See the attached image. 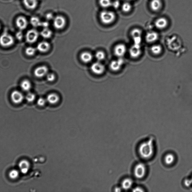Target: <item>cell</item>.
Returning <instances> with one entry per match:
<instances>
[{"label": "cell", "instance_id": "35", "mask_svg": "<svg viewBox=\"0 0 192 192\" xmlns=\"http://www.w3.org/2000/svg\"><path fill=\"white\" fill-rule=\"evenodd\" d=\"M46 100L43 98L41 97L38 98L37 100V103L38 105L40 106H43L45 104Z\"/></svg>", "mask_w": 192, "mask_h": 192}, {"label": "cell", "instance_id": "7", "mask_svg": "<svg viewBox=\"0 0 192 192\" xmlns=\"http://www.w3.org/2000/svg\"><path fill=\"white\" fill-rule=\"evenodd\" d=\"M91 70L94 73L97 75H100L104 72V66L100 62H95L92 64L91 67Z\"/></svg>", "mask_w": 192, "mask_h": 192}, {"label": "cell", "instance_id": "6", "mask_svg": "<svg viewBox=\"0 0 192 192\" xmlns=\"http://www.w3.org/2000/svg\"><path fill=\"white\" fill-rule=\"evenodd\" d=\"M39 34L35 29H31L27 31L26 34V42L30 44L35 42L38 38Z\"/></svg>", "mask_w": 192, "mask_h": 192}, {"label": "cell", "instance_id": "2", "mask_svg": "<svg viewBox=\"0 0 192 192\" xmlns=\"http://www.w3.org/2000/svg\"><path fill=\"white\" fill-rule=\"evenodd\" d=\"M100 18L101 22L105 25L111 24L116 19V15L111 11L103 10L101 12Z\"/></svg>", "mask_w": 192, "mask_h": 192}, {"label": "cell", "instance_id": "23", "mask_svg": "<svg viewBox=\"0 0 192 192\" xmlns=\"http://www.w3.org/2000/svg\"><path fill=\"white\" fill-rule=\"evenodd\" d=\"M134 182L133 179L127 178L122 181L121 186L124 190H128L130 189L133 186Z\"/></svg>", "mask_w": 192, "mask_h": 192}, {"label": "cell", "instance_id": "37", "mask_svg": "<svg viewBox=\"0 0 192 192\" xmlns=\"http://www.w3.org/2000/svg\"><path fill=\"white\" fill-rule=\"evenodd\" d=\"M120 6V3L118 0H116V1L113 2L112 3V5H111L112 7L116 9L118 8Z\"/></svg>", "mask_w": 192, "mask_h": 192}, {"label": "cell", "instance_id": "43", "mask_svg": "<svg viewBox=\"0 0 192 192\" xmlns=\"http://www.w3.org/2000/svg\"><path fill=\"white\" fill-rule=\"evenodd\" d=\"M129 1H134V0H129Z\"/></svg>", "mask_w": 192, "mask_h": 192}, {"label": "cell", "instance_id": "28", "mask_svg": "<svg viewBox=\"0 0 192 192\" xmlns=\"http://www.w3.org/2000/svg\"><path fill=\"white\" fill-rule=\"evenodd\" d=\"M111 0H99V3L101 7L104 8H108L112 5Z\"/></svg>", "mask_w": 192, "mask_h": 192}, {"label": "cell", "instance_id": "34", "mask_svg": "<svg viewBox=\"0 0 192 192\" xmlns=\"http://www.w3.org/2000/svg\"><path fill=\"white\" fill-rule=\"evenodd\" d=\"M25 98H26V100L27 101L29 102V103H31V102L34 101L35 100L36 96L35 94L34 93L29 92L27 94L26 97H25Z\"/></svg>", "mask_w": 192, "mask_h": 192}, {"label": "cell", "instance_id": "15", "mask_svg": "<svg viewBox=\"0 0 192 192\" xmlns=\"http://www.w3.org/2000/svg\"><path fill=\"white\" fill-rule=\"evenodd\" d=\"M141 31L138 29H134L131 32V35L134 40L135 44L140 45L141 41Z\"/></svg>", "mask_w": 192, "mask_h": 192}, {"label": "cell", "instance_id": "16", "mask_svg": "<svg viewBox=\"0 0 192 192\" xmlns=\"http://www.w3.org/2000/svg\"><path fill=\"white\" fill-rule=\"evenodd\" d=\"M140 45L135 44L131 48L130 53L131 55L133 58H137L141 55V50Z\"/></svg>", "mask_w": 192, "mask_h": 192}, {"label": "cell", "instance_id": "41", "mask_svg": "<svg viewBox=\"0 0 192 192\" xmlns=\"http://www.w3.org/2000/svg\"><path fill=\"white\" fill-rule=\"evenodd\" d=\"M48 23L47 22H42L41 25V26L43 27L44 28H48Z\"/></svg>", "mask_w": 192, "mask_h": 192}, {"label": "cell", "instance_id": "36", "mask_svg": "<svg viewBox=\"0 0 192 192\" xmlns=\"http://www.w3.org/2000/svg\"><path fill=\"white\" fill-rule=\"evenodd\" d=\"M47 79L48 81L51 82L55 79V75L54 74L50 73L48 74L47 75Z\"/></svg>", "mask_w": 192, "mask_h": 192}, {"label": "cell", "instance_id": "20", "mask_svg": "<svg viewBox=\"0 0 192 192\" xmlns=\"http://www.w3.org/2000/svg\"><path fill=\"white\" fill-rule=\"evenodd\" d=\"M80 58L83 62L85 63H88L92 61L93 56L92 54L89 52L84 51L80 55Z\"/></svg>", "mask_w": 192, "mask_h": 192}, {"label": "cell", "instance_id": "22", "mask_svg": "<svg viewBox=\"0 0 192 192\" xmlns=\"http://www.w3.org/2000/svg\"><path fill=\"white\" fill-rule=\"evenodd\" d=\"M59 100V97L57 94L51 93L47 96L46 101L51 104H54L58 103Z\"/></svg>", "mask_w": 192, "mask_h": 192}, {"label": "cell", "instance_id": "3", "mask_svg": "<svg viewBox=\"0 0 192 192\" xmlns=\"http://www.w3.org/2000/svg\"><path fill=\"white\" fill-rule=\"evenodd\" d=\"M15 40L12 35L7 32L3 33L0 37V45L3 47H10L13 45Z\"/></svg>", "mask_w": 192, "mask_h": 192}, {"label": "cell", "instance_id": "18", "mask_svg": "<svg viewBox=\"0 0 192 192\" xmlns=\"http://www.w3.org/2000/svg\"><path fill=\"white\" fill-rule=\"evenodd\" d=\"M158 38V33L154 31L148 32L146 36V41L149 43H153L156 41Z\"/></svg>", "mask_w": 192, "mask_h": 192}, {"label": "cell", "instance_id": "39", "mask_svg": "<svg viewBox=\"0 0 192 192\" xmlns=\"http://www.w3.org/2000/svg\"><path fill=\"white\" fill-rule=\"evenodd\" d=\"M16 37L17 40L21 41L22 40L23 37V35L21 31H19L16 34Z\"/></svg>", "mask_w": 192, "mask_h": 192}, {"label": "cell", "instance_id": "17", "mask_svg": "<svg viewBox=\"0 0 192 192\" xmlns=\"http://www.w3.org/2000/svg\"><path fill=\"white\" fill-rule=\"evenodd\" d=\"M23 3L25 7L29 10H34L37 7L38 0H23Z\"/></svg>", "mask_w": 192, "mask_h": 192}, {"label": "cell", "instance_id": "5", "mask_svg": "<svg viewBox=\"0 0 192 192\" xmlns=\"http://www.w3.org/2000/svg\"><path fill=\"white\" fill-rule=\"evenodd\" d=\"M67 24L65 18L62 15H57L55 17L53 20V25L55 29L61 30L63 29Z\"/></svg>", "mask_w": 192, "mask_h": 192}, {"label": "cell", "instance_id": "40", "mask_svg": "<svg viewBox=\"0 0 192 192\" xmlns=\"http://www.w3.org/2000/svg\"><path fill=\"white\" fill-rule=\"evenodd\" d=\"M133 192H144V189L141 188V187H135L133 190Z\"/></svg>", "mask_w": 192, "mask_h": 192}, {"label": "cell", "instance_id": "21", "mask_svg": "<svg viewBox=\"0 0 192 192\" xmlns=\"http://www.w3.org/2000/svg\"><path fill=\"white\" fill-rule=\"evenodd\" d=\"M162 3L161 0H152L150 3V7L152 11L157 12L161 8Z\"/></svg>", "mask_w": 192, "mask_h": 192}, {"label": "cell", "instance_id": "44", "mask_svg": "<svg viewBox=\"0 0 192 192\" xmlns=\"http://www.w3.org/2000/svg\"><path fill=\"white\" fill-rule=\"evenodd\" d=\"M1 25H0V30H1Z\"/></svg>", "mask_w": 192, "mask_h": 192}, {"label": "cell", "instance_id": "26", "mask_svg": "<svg viewBox=\"0 0 192 192\" xmlns=\"http://www.w3.org/2000/svg\"><path fill=\"white\" fill-rule=\"evenodd\" d=\"M41 36L44 38L48 39L50 38L52 35V32L48 28H44L40 33Z\"/></svg>", "mask_w": 192, "mask_h": 192}, {"label": "cell", "instance_id": "10", "mask_svg": "<svg viewBox=\"0 0 192 192\" xmlns=\"http://www.w3.org/2000/svg\"><path fill=\"white\" fill-rule=\"evenodd\" d=\"M124 60L121 58L111 61L110 65V68L113 71H117L120 70L124 64Z\"/></svg>", "mask_w": 192, "mask_h": 192}, {"label": "cell", "instance_id": "9", "mask_svg": "<svg viewBox=\"0 0 192 192\" xmlns=\"http://www.w3.org/2000/svg\"><path fill=\"white\" fill-rule=\"evenodd\" d=\"M18 167L20 172L26 174H27L30 169V163L26 160H22L19 163Z\"/></svg>", "mask_w": 192, "mask_h": 192}, {"label": "cell", "instance_id": "45", "mask_svg": "<svg viewBox=\"0 0 192 192\" xmlns=\"http://www.w3.org/2000/svg\"><path fill=\"white\" fill-rule=\"evenodd\" d=\"M191 180H192V178H191Z\"/></svg>", "mask_w": 192, "mask_h": 192}, {"label": "cell", "instance_id": "12", "mask_svg": "<svg viewBox=\"0 0 192 192\" xmlns=\"http://www.w3.org/2000/svg\"><path fill=\"white\" fill-rule=\"evenodd\" d=\"M15 23L17 27L21 31L26 29L28 25L27 20L23 16H21L17 17Z\"/></svg>", "mask_w": 192, "mask_h": 192}, {"label": "cell", "instance_id": "8", "mask_svg": "<svg viewBox=\"0 0 192 192\" xmlns=\"http://www.w3.org/2000/svg\"><path fill=\"white\" fill-rule=\"evenodd\" d=\"M11 98L12 101L16 104L22 103L24 98L23 94L18 91H13L11 94Z\"/></svg>", "mask_w": 192, "mask_h": 192}, {"label": "cell", "instance_id": "19", "mask_svg": "<svg viewBox=\"0 0 192 192\" xmlns=\"http://www.w3.org/2000/svg\"><path fill=\"white\" fill-rule=\"evenodd\" d=\"M50 45L47 41H42L38 43L37 46V49L42 53L46 52L50 49Z\"/></svg>", "mask_w": 192, "mask_h": 192}, {"label": "cell", "instance_id": "14", "mask_svg": "<svg viewBox=\"0 0 192 192\" xmlns=\"http://www.w3.org/2000/svg\"><path fill=\"white\" fill-rule=\"evenodd\" d=\"M168 22L164 17H161L156 20L155 25L156 27L159 29H165L167 26Z\"/></svg>", "mask_w": 192, "mask_h": 192}, {"label": "cell", "instance_id": "1", "mask_svg": "<svg viewBox=\"0 0 192 192\" xmlns=\"http://www.w3.org/2000/svg\"><path fill=\"white\" fill-rule=\"evenodd\" d=\"M153 143V141L151 139L140 145L138 150L140 155L142 158L149 159L153 156L154 152Z\"/></svg>", "mask_w": 192, "mask_h": 192}, {"label": "cell", "instance_id": "4", "mask_svg": "<svg viewBox=\"0 0 192 192\" xmlns=\"http://www.w3.org/2000/svg\"><path fill=\"white\" fill-rule=\"evenodd\" d=\"M146 172V165L143 163H139L135 167L134 174L138 179H142L145 176Z\"/></svg>", "mask_w": 192, "mask_h": 192}, {"label": "cell", "instance_id": "42", "mask_svg": "<svg viewBox=\"0 0 192 192\" xmlns=\"http://www.w3.org/2000/svg\"><path fill=\"white\" fill-rule=\"evenodd\" d=\"M52 17H53V15H51V14H48V15H47V18H48V19H51Z\"/></svg>", "mask_w": 192, "mask_h": 192}, {"label": "cell", "instance_id": "29", "mask_svg": "<svg viewBox=\"0 0 192 192\" xmlns=\"http://www.w3.org/2000/svg\"><path fill=\"white\" fill-rule=\"evenodd\" d=\"M30 22L31 25L34 27L41 26L42 23L38 17L34 16L31 17Z\"/></svg>", "mask_w": 192, "mask_h": 192}, {"label": "cell", "instance_id": "31", "mask_svg": "<svg viewBox=\"0 0 192 192\" xmlns=\"http://www.w3.org/2000/svg\"><path fill=\"white\" fill-rule=\"evenodd\" d=\"M122 10L125 13L130 12L132 9L131 5L130 3L126 2L122 4Z\"/></svg>", "mask_w": 192, "mask_h": 192}, {"label": "cell", "instance_id": "13", "mask_svg": "<svg viewBox=\"0 0 192 192\" xmlns=\"http://www.w3.org/2000/svg\"><path fill=\"white\" fill-rule=\"evenodd\" d=\"M114 51L115 55L121 58L126 52L127 48L124 44H119L115 47Z\"/></svg>", "mask_w": 192, "mask_h": 192}, {"label": "cell", "instance_id": "11", "mask_svg": "<svg viewBox=\"0 0 192 192\" xmlns=\"http://www.w3.org/2000/svg\"><path fill=\"white\" fill-rule=\"evenodd\" d=\"M48 68L45 65L41 66L38 67L34 70L35 75L37 78H41L48 74Z\"/></svg>", "mask_w": 192, "mask_h": 192}, {"label": "cell", "instance_id": "27", "mask_svg": "<svg viewBox=\"0 0 192 192\" xmlns=\"http://www.w3.org/2000/svg\"><path fill=\"white\" fill-rule=\"evenodd\" d=\"M163 48L161 45H153L151 48V51L154 55H158L161 53Z\"/></svg>", "mask_w": 192, "mask_h": 192}, {"label": "cell", "instance_id": "30", "mask_svg": "<svg viewBox=\"0 0 192 192\" xmlns=\"http://www.w3.org/2000/svg\"><path fill=\"white\" fill-rule=\"evenodd\" d=\"M19 176V171L16 169H13L9 173V176L10 179L15 180L18 178Z\"/></svg>", "mask_w": 192, "mask_h": 192}, {"label": "cell", "instance_id": "24", "mask_svg": "<svg viewBox=\"0 0 192 192\" xmlns=\"http://www.w3.org/2000/svg\"><path fill=\"white\" fill-rule=\"evenodd\" d=\"M20 87L23 91L28 92L31 89L32 85L29 80L26 79L22 81L20 84Z\"/></svg>", "mask_w": 192, "mask_h": 192}, {"label": "cell", "instance_id": "38", "mask_svg": "<svg viewBox=\"0 0 192 192\" xmlns=\"http://www.w3.org/2000/svg\"><path fill=\"white\" fill-rule=\"evenodd\" d=\"M184 185L187 187H190L192 185V180L191 179H185L184 182Z\"/></svg>", "mask_w": 192, "mask_h": 192}, {"label": "cell", "instance_id": "33", "mask_svg": "<svg viewBox=\"0 0 192 192\" xmlns=\"http://www.w3.org/2000/svg\"><path fill=\"white\" fill-rule=\"evenodd\" d=\"M95 57L98 60L100 61L103 60L105 59V55L103 51H99L95 53Z\"/></svg>", "mask_w": 192, "mask_h": 192}, {"label": "cell", "instance_id": "25", "mask_svg": "<svg viewBox=\"0 0 192 192\" xmlns=\"http://www.w3.org/2000/svg\"><path fill=\"white\" fill-rule=\"evenodd\" d=\"M164 160L166 164L170 165L174 163L175 160V157L174 154L168 153L165 156Z\"/></svg>", "mask_w": 192, "mask_h": 192}, {"label": "cell", "instance_id": "32", "mask_svg": "<svg viewBox=\"0 0 192 192\" xmlns=\"http://www.w3.org/2000/svg\"><path fill=\"white\" fill-rule=\"evenodd\" d=\"M36 49L32 47H28L25 50V53L29 56L34 55L36 53Z\"/></svg>", "mask_w": 192, "mask_h": 192}]
</instances>
